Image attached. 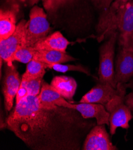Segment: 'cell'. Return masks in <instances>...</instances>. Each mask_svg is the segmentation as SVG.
<instances>
[{"instance_id":"cell-1","label":"cell","mask_w":133,"mask_h":150,"mask_svg":"<svg viewBox=\"0 0 133 150\" xmlns=\"http://www.w3.org/2000/svg\"><path fill=\"white\" fill-rule=\"evenodd\" d=\"M15 135L32 149H80L85 134L95 126L77 110L47 106L38 96H27L16 103L6 120Z\"/></svg>"},{"instance_id":"cell-2","label":"cell","mask_w":133,"mask_h":150,"mask_svg":"<svg viewBox=\"0 0 133 150\" xmlns=\"http://www.w3.org/2000/svg\"><path fill=\"white\" fill-rule=\"evenodd\" d=\"M51 31L47 15L43 8L35 6L29 13L25 33V46L34 47L40 40L45 38Z\"/></svg>"},{"instance_id":"cell-3","label":"cell","mask_w":133,"mask_h":150,"mask_svg":"<svg viewBox=\"0 0 133 150\" xmlns=\"http://www.w3.org/2000/svg\"><path fill=\"white\" fill-rule=\"evenodd\" d=\"M118 32L112 34L99 49V82L108 83L115 88L114 56Z\"/></svg>"},{"instance_id":"cell-4","label":"cell","mask_w":133,"mask_h":150,"mask_svg":"<svg viewBox=\"0 0 133 150\" xmlns=\"http://www.w3.org/2000/svg\"><path fill=\"white\" fill-rule=\"evenodd\" d=\"M116 25L121 49L133 51V0H129L118 8Z\"/></svg>"},{"instance_id":"cell-5","label":"cell","mask_w":133,"mask_h":150,"mask_svg":"<svg viewBox=\"0 0 133 150\" xmlns=\"http://www.w3.org/2000/svg\"><path fill=\"white\" fill-rule=\"evenodd\" d=\"M125 94L126 92L117 95L105 106L109 113V129L112 135L115 134L118 127L128 129L133 118L131 110L125 103Z\"/></svg>"},{"instance_id":"cell-6","label":"cell","mask_w":133,"mask_h":150,"mask_svg":"<svg viewBox=\"0 0 133 150\" xmlns=\"http://www.w3.org/2000/svg\"><path fill=\"white\" fill-rule=\"evenodd\" d=\"M27 21L23 19L17 25L14 33L7 39L0 40V57L1 59L11 66L13 64V57L18 50L26 47L25 33Z\"/></svg>"},{"instance_id":"cell-7","label":"cell","mask_w":133,"mask_h":150,"mask_svg":"<svg viewBox=\"0 0 133 150\" xmlns=\"http://www.w3.org/2000/svg\"><path fill=\"white\" fill-rule=\"evenodd\" d=\"M125 84L118 83L116 88L113 87L108 83H99L85 94L80 103H100L105 106L113 98L126 92Z\"/></svg>"},{"instance_id":"cell-8","label":"cell","mask_w":133,"mask_h":150,"mask_svg":"<svg viewBox=\"0 0 133 150\" xmlns=\"http://www.w3.org/2000/svg\"><path fill=\"white\" fill-rule=\"evenodd\" d=\"M84 150H117L112 143L105 125L94 126L88 133L84 142Z\"/></svg>"},{"instance_id":"cell-9","label":"cell","mask_w":133,"mask_h":150,"mask_svg":"<svg viewBox=\"0 0 133 150\" xmlns=\"http://www.w3.org/2000/svg\"><path fill=\"white\" fill-rule=\"evenodd\" d=\"M21 81L19 72L14 65L13 64L9 66L6 64L3 93L5 108L7 111H11L13 108L14 99L16 96Z\"/></svg>"},{"instance_id":"cell-10","label":"cell","mask_w":133,"mask_h":150,"mask_svg":"<svg viewBox=\"0 0 133 150\" xmlns=\"http://www.w3.org/2000/svg\"><path fill=\"white\" fill-rule=\"evenodd\" d=\"M133 78V51L121 49L116 56L114 82L126 84Z\"/></svg>"},{"instance_id":"cell-11","label":"cell","mask_w":133,"mask_h":150,"mask_svg":"<svg viewBox=\"0 0 133 150\" xmlns=\"http://www.w3.org/2000/svg\"><path fill=\"white\" fill-rule=\"evenodd\" d=\"M70 108L78 111L84 118H96L98 125L109 126V113L103 105L95 103H71Z\"/></svg>"},{"instance_id":"cell-12","label":"cell","mask_w":133,"mask_h":150,"mask_svg":"<svg viewBox=\"0 0 133 150\" xmlns=\"http://www.w3.org/2000/svg\"><path fill=\"white\" fill-rule=\"evenodd\" d=\"M19 6L13 4L10 9L0 11V40L7 39L16 31V16Z\"/></svg>"},{"instance_id":"cell-13","label":"cell","mask_w":133,"mask_h":150,"mask_svg":"<svg viewBox=\"0 0 133 150\" xmlns=\"http://www.w3.org/2000/svg\"><path fill=\"white\" fill-rule=\"evenodd\" d=\"M38 98L42 104L47 106L57 105L70 108L71 102H69L56 90L45 81L42 80L41 92Z\"/></svg>"},{"instance_id":"cell-14","label":"cell","mask_w":133,"mask_h":150,"mask_svg":"<svg viewBox=\"0 0 133 150\" xmlns=\"http://www.w3.org/2000/svg\"><path fill=\"white\" fill-rule=\"evenodd\" d=\"M70 42L59 31H56L38 41L34 47L36 50H50L66 52Z\"/></svg>"},{"instance_id":"cell-15","label":"cell","mask_w":133,"mask_h":150,"mask_svg":"<svg viewBox=\"0 0 133 150\" xmlns=\"http://www.w3.org/2000/svg\"><path fill=\"white\" fill-rule=\"evenodd\" d=\"M50 85L63 98L69 100H73L77 88V83L74 79L64 76H55Z\"/></svg>"},{"instance_id":"cell-16","label":"cell","mask_w":133,"mask_h":150,"mask_svg":"<svg viewBox=\"0 0 133 150\" xmlns=\"http://www.w3.org/2000/svg\"><path fill=\"white\" fill-rule=\"evenodd\" d=\"M33 59L46 65L63 64L76 60V59L68 54L67 52L50 50H36Z\"/></svg>"},{"instance_id":"cell-17","label":"cell","mask_w":133,"mask_h":150,"mask_svg":"<svg viewBox=\"0 0 133 150\" xmlns=\"http://www.w3.org/2000/svg\"><path fill=\"white\" fill-rule=\"evenodd\" d=\"M46 64L36 60L32 59L27 64L26 69L23 74L22 79L25 80H30L37 78H43L46 74Z\"/></svg>"},{"instance_id":"cell-18","label":"cell","mask_w":133,"mask_h":150,"mask_svg":"<svg viewBox=\"0 0 133 150\" xmlns=\"http://www.w3.org/2000/svg\"><path fill=\"white\" fill-rule=\"evenodd\" d=\"M36 50L34 47H23L18 50L13 57V61L28 64L34 58Z\"/></svg>"},{"instance_id":"cell-19","label":"cell","mask_w":133,"mask_h":150,"mask_svg":"<svg viewBox=\"0 0 133 150\" xmlns=\"http://www.w3.org/2000/svg\"><path fill=\"white\" fill-rule=\"evenodd\" d=\"M47 68L53 69L57 72H66L68 71H78L84 73L87 76H91L90 70L81 65H63L62 64L46 65Z\"/></svg>"},{"instance_id":"cell-20","label":"cell","mask_w":133,"mask_h":150,"mask_svg":"<svg viewBox=\"0 0 133 150\" xmlns=\"http://www.w3.org/2000/svg\"><path fill=\"white\" fill-rule=\"evenodd\" d=\"M42 79L43 78L40 77L27 81L25 80L26 81V85L28 91V96H37L39 95L41 89L42 81L43 80Z\"/></svg>"},{"instance_id":"cell-21","label":"cell","mask_w":133,"mask_h":150,"mask_svg":"<svg viewBox=\"0 0 133 150\" xmlns=\"http://www.w3.org/2000/svg\"><path fill=\"white\" fill-rule=\"evenodd\" d=\"M72 0H42L43 6L50 13H56L57 10L65 4Z\"/></svg>"},{"instance_id":"cell-22","label":"cell","mask_w":133,"mask_h":150,"mask_svg":"<svg viewBox=\"0 0 133 150\" xmlns=\"http://www.w3.org/2000/svg\"><path fill=\"white\" fill-rule=\"evenodd\" d=\"M114 1L115 0H92V2L94 6L101 11V14H103L109 10Z\"/></svg>"},{"instance_id":"cell-23","label":"cell","mask_w":133,"mask_h":150,"mask_svg":"<svg viewBox=\"0 0 133 150\" xmlns=\"http://www.w3.org/2000/svg\"><path fill=\"white\" fill-rule=\"evenodd\" d=\"M28 96V91L26 85V81L23 79H22L21 84L19 87V88L16 94V103H19L22 99L25 98Z\"/></svg>"},{"instance_id":"cell-24","label":"cell","mask_w":133,"mask_h":150,"mask_svg":"<svg viewBox=\"0 0 133 150\" xmlns=\"http://www.w3.org/2000/svg\"><path fill=\"white\" fill-rule=\"evenodd\" d=\"M39 0H7L8 3L11 5L18 4L20 6V4H24L25 6H33L37 4Z\"/></svg>"},{"instance_id":"cell-25","label":"cell","mask_w":133,"mask_h":150,"mask_svg":"<svg viewBox=\"0 0 133 150\" xmlns=\"http://www.w3.org/2000/svg\"><path fill=\"white\" fill-rule=\"evenodd\" d=\"M125 103L131 110L133 115V92H131L125 96Z\"/></svg>"},{"instance_id":"cell-26","label":"cell","mask_w":133,"mask_h":150,"mask_svg":"<svg viewBox=\"0 0 133 150\" xmlns=\"http://www.w3.org/2000/svg\"><path fill=\"white\" fill-rule=\"evenodd\" d=\"M125 86L127 87V88H131L133 91V78L128 83L125 84Z\"/></svg>"}]
</instances>
